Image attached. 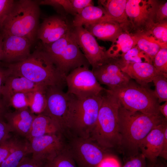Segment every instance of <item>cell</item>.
<instances>
[{"label": "cell", "mask_w": 167, "mask_h": 167, "mask_svg": "<svg viewBox=\"0 0 167 167\" xmlns=\"http://www.w3.org/2000/svg\"><path fill=\"white\" fill-rule=\"evenodd\" d=\"M2 66L10 74L23 76L41 86L62 88L66 84L65 76L40 46L25 59L14 63H3Z\"/></svg>", "instance_id": "1"}, {"label": "cell", "mask_w": 167, "mask_h": 167, "mask_svg": "<svg viewBox=\"0 0 167 167\" xmlns=\"http://www.w3.org/2000/svg\"><path fill=\"white\" fill-rule=\"evenodd\" d=\"M166 122L161 114L152 115L131 111L121 104L118 111L120 148L127 151L130 156L138 154L142 140L154 128Z\"/></svg>", "instance_id": "2"}, {"label": "cell", "mask_w": 167, "mask_h": 167, "mask_svg": "<svg viewBox=\"0 0 167 167\" xmlns=\"http://www.w3.org/2000/svg\"><path fill=\"white\" fill-rule=\"evenodd\" d=\"M106 90L102 93L97 120L90 138L106 150L120 148L118 111L121 104L115 96Z\"/></svg>", "instance_id": "3"}, {"label": "cell", "mask_w": 167, "mask_h": 167, "mask_svg": "<svg viewBox=\"0 0 167 167\" xmlns=\"http://www.w3.org/2000/svg\"><path fill=\"white\" fill-rule=\"evenodd\" d=\"M40 15L38 1H15L1 33L24 37L32 44L37 39Z\"/></svg>", "instance_id": "4"}, {"label": "cell", "mask_w": 167, "mask_h": 167, "mask_svg": "<svg viewBox=\"0 0 167 167\" xmlns=\"http://www.w3.org/2000/svg\"><path fill=\"white\" fill-rule=\"evenodd\" d=\"M102 93L81 99L71 94L67 130L72 132L74 136L90 138L97 120L102 102Z\"/></svg>", "instance_id": "5"}, {"label": "cell", "mask_w": 167, "mask_h": 167, "mask_svg": "<svg viewBox=\"0 0 167 167\" xmlns=\"http://www.w3.org/2000/svg\"><path fill=\"white\" fill-rule=\"evenodd\" d=\"M72 29L57 41L40 45L65 77L76 68L90 65L77 44Z\"/></svg>", "instance_id": "6"}, {"label": "cell", "mask_w": 167, "mask_h": 167, "mask_svg": "<svg viewBox=\"0 0 167 167\" xmlns=\"http://www.w3.org/2000/svg\"><path fill=\"white\" fill-rule=\"evenodd\" d=\"M115 96L126 109L152 115L160 114V104L153 91L131 81L126 85L113 89H106Z\"/></svg>", "instance_id": "7"}, {"label": "cell", "mask_w": 167, "mask_h": 167, "mask_svg": "<svg viewBox=\"0 0 167 167\" xmlns=\"http://www.w3.org/2000/svg\"><path fill=\"white\" fill-rule=\"evenodd\" d=\"M67 92L78 99L97 95L105 89L97 81L89 67L81 66L74 69L65 77Z\"/></svg>", "instance_id": "8"}, {"label": "cell", "mask_w": 167, "mask_h": 167, "mask_svg": "<svg viewBox=\"0 0 167 167\" xmlns=\"http://www.w3.org/2000/svg\"><path fill=\"white\" fill-rule=\"evenodd\" d=\"M66 146L77 167H98L108 156L106 150L90 138L74 136Z\"/></svg>", "instance_id": "9"}, {"label": "cell", "mask_w": 167, "mask_h": 167, "mask_svg": "<svg viewBox=\"0 0 167 167\" xmlns=\"http://www.w3.org/2000/svg\"><path fill=\"white\" fill-rule=\"evenodd\" d=\"M47 104L42 113L49 117L63 134L67 130V121L72 95L62 88L48 87L46 90Z\"/></svg>", "instance_id": "10"}, {"label": "cell", "mask_w": 167, "mask_h": 167, "mask_svg": "<svg viewBox=\"0 0 167 167\" xmlns=\"http://www.w3.org/2000/svg\"><path fill=\"white\" fill-rule=\"evenodd\" d=\"M32 158L49 163L66 147L63 134L60 132L47 134L28 140Z\"/></svg>", "instance_id": "11"}, {"label": "cell", "mask_w": 167, "mask_h": 167, "mask_svg": "<svg viewBox=\"0 0 167 167\" xmlns=\"http://www.w3.org/2000/svg\"><path fill=\"white\" fill-rule=\"evenodd\" d=\"M73 33L80 49L92 69L109 58L105 48L99 45L94 36L83 26L73 27Z\"/></svg>", "instance_id": "12"}, {"label": "cell", "mask_w": 167, "mask_h": 167, "mask_svg": "<svg viewBox=\"0 0 167 167\" xmlns=\"http://www.w3.org/2000/svg\"><path fill=\"white\" fill-rule=\"evenodd\" d=\"M100 84L112 89L123 86L129 83L131 78L123 72L118 58H109L101 65L92 70Z\"/></svg>", "instance_id": "13"}, {"label": "cell", "mask_w": 167, "mask_h": 167, "mask_svg": "<svg viewBox=\"0 0 167 167\" xmlns=\"http://www.w3.org/2000/svg\"><path fill=\"white\" fill-rule=\"evenodd\" d=\"M156 1L127 0L126 11L131 25L138 30L144 32L153 22V14Z\"/></svg>", "instance_id": "14"}, {"label": "cell", "mask_w": 167, "mask_h": 167, "mask_svg": "<svg viewBox=\"0 0 167 167\" xmlns=\"http://www.w3.org/2000/svg\"><path fill=\"white\" fill-rule=\"evenodd\" d=\"M65 17L54 15L45 18L40 24L37 39L41 44H49L60 39L73 28Z\"/></svg>", "instance_id": "15"}, {"label": "cell", "mask_w": 167, "mask_h": 167, "mask_svg": "<svg viewBox=\"0 0 167 167\" xmlns=\"http://www.w3.org/2000/svg\"><path fill=\"white\" fill-rule=\"evenodd\" d=\"M2 35L1 61L3 63L10 64L19 62L30 54L32 44L27 39L12 35Z\"/></svg>", "instance_id": "16"}, {"label": "cell", "mask_w": 167, "mask_h": 167, "mask_svg": "<svg viewBox=\"0 0 167 167\" xmlns=\"http://www.w3.org/2000/svg\"><path fill=\"white\" fill-rule=\"evenodd\" d=\"M167 122L152 129L140 143L139 148L146 159L150 162L156 161L161 152L164 133Z\"/></svg>", "instance_id": "17"}, {"label": "cell", "mask_w": 167, "mask_h": 167, "mask_svg": "<svg viewBox=\"0 0 167 167\" xmlns=\"http://www.w3.org/2000/svg\"><path fill=\"white\" fill-rule=\"evenodd\" d=\"M36 116L28 107L13 112L8 111L4 118L11 132L26 138Z\"/></svg>", "instance_id": "18"}, {"label": "cell", "mask_w": 167, "mask_h": 167, "mask_svg": "<svg viewBox=\"0 0 167 167\" xmlns=\"http://www.w3.org/2000/svg\"><path fill=\"white\" fill-rule=\"evenodd\" d=\"M119 61L122 71L142 85L146 86L160 73L151 63L124 62L120 59Z\"/></svg>", "instance_id": "19"}, {"label": "cell", "mask_w": 167, "mask_h": 167, "mask_svg": "<svg viewBox=\"0 0 167 167\" xmlns=\"http://www.w3.org/2000/svg\"><path fill=\"white\" fill-rule=\"evenodd\" d=\"M84 26L93 36L101 40L112 42L123 32L124 27L116 21L103 19Z\"/></svg>", "instance_id": "20"}, {"label": "cell", "mask_w": 167, "mask_h": 167, "mask_svg": "<svg viewBox=\"0 0 167 167\" xmlns=\"http://www.w3.org/2000/svg\"><path fill=\"white\" fill-rule=\"evenodd\" d=\"M47 87L38 85L23 76L9 73L2 88V96L4 99L14 93L30 92Z\"/></svg>", "instance_id": "21"}, {"label": "cell", "mask_w": 167, "mask_h": 167, "mask_svg": "<svg viewBox=\"0 0 167 167\" xmlns=\"http://www.w3.org/2000/svg\"><path fill=\"white\" fill-rule=\"evenodd\" d=\"M127 1L103 0L98 1L100 5L105 10L109 19L117 22L124 26H126L130 24L126 11Z\"/></svg>", "instance_id": "22"}, {"label": "cell", "mask_w": 167, "mask_h": 167, "mask_svg": "<svg viewBox=\"0 0 167 167\" xmlns=\"http://www.w3.org/2000/svg\"><path fill=\"white\" fill-rule=\"evenodd\" d=\"M58 132L62 133L52 119L48 116L41 113L35 117L25 138L28 140L34 137Z\"/></svg>", "instance_id": "23"}, {"label": "cell", "mask_w": 167, "mask_h": 167, "mask_svg": "<svg viewBox=\"0 0 167 167\" xmlns=\"http://www.w3.org/2000/svg\"><path fill=\"white\" fill-rule=\"evenodd\" d=\"M108 19V15L105 9L101 5L88 6L75 16L72 24L73 27L83 26L99 21Z\"/></svg>", "instance_id": "24"}, {"label": "cell", "mask_w": 167, "mask_h": 167, "mask_svg": "<svg viewBox=\"0 0 167 167\" xmlns=\"http://www.w3.org/2000/svg\"><path fill=\"white\" fill-rule=\"evenodd\" d=\"M112 43L109 48L106 50L109 58L121 57L136 45L135 35L124 32H122Z\"/></svg>", "instance_id": "25"}, {"label": "cell", "mask_w": 167, "mask_h": 167, "mask_svg": "<svg viewBox=\"0 0 167 167\" xmlns=\"http://www.w3.org/2000/svg\"><path fill=\"white\" fill-rule=\"evenodd\" d=\"M136 45L150 58L153 59L162 48H167V44L162 43L152 36L144 32H138L135 35Z\"/></svg>", "instance_id": "26"}, {"label": "cell", "mask_w": 167, "mask_h": 167, "mask_svg": "<svg viewBox=\"0 0 167 167\" xmlns=\"http://www.w3.org/2000/svg\"><path fill=\"white\" fill-rule=\"evenodd\" d=\"M30 154L28 140L26 139L19 140L11 152L0 165V167H17L22 160Z\"/></svg>", "instance_id": "27"}, {"label": "cell", "mask_w": 167, "mask_h": 167, "mask_svg": "<svg viewBox=\"0 0 167 167\" xmlns=\"http://www.w3.org/2000/svg\"><path fill=\"white\" fill-rule=\"evenodd\" d=\"M47 88L28 93L29 108L33 113L40 114L45 111L47 104Z\"/></svg>", "instance_id": "28"}, {"label": "cell", "mask_w": 167, "mask_h": 167, "mask_svg": "<svg viewBox=\"0 0 167 167\" xmlns=\"http://www.w3.org/2000/svg\"><path fill=\"white\" fill-rule=\"evenodd\" d=\"M39 5H48L54 8L61 15L65 16L70 14H77L73 8L71 0H43L38 1Z\"/></svg>", "instance_id": "29"}, {"label": "cell", "mask_w": 167, "mask_h": 167, "mask_svg": "<svg viewBox=\"0 0 167 167\" xmlns=\"http://www.w3.org/2000/svg\"><path fill=\"white\" fill-rule=\"evenodd\" d=\"M167 76L161 73L156 75L152 81L155 86L153 92L159 103L167 101Z\"/></svg>", "instance_id": "30"}, {"label": "cell", "mask_w": 167, "mask_h": 167, "mask_svg": "<svg viewBox=\"0 0 167 167\" xmlns=\"http://www.w3.org/2000/svg\"><path fill=\"white\" fill-rule=\"evenodd\" d=\"M28 93H14L3 99L8 107L11 106L15 109L29 107Z\"/></svg>", "instance_id": "31"}, {"label": "cell", "mask_w": 167, "mask_h": 167, "mask_svg": "<svg viewBox=\"0 0 167 167\" xmlns=\"http://www.w3.org/2000/svg\"><path fill=\"white\" fill-rule=\"evenodd\" d=\"M160 42L167 44V21L151 23L144 32Z\"/></svg>", "instance_id": "32"}, {"label": "cell", "mask_w": 167, "mask_h": 167, "mask_svg": "<svg viewBox=\"0 0 167 167\" xmlns=\"http://www.w3.org/2000/svg\"><path fill=\"white\" fill-rule=\"evenodd\" d=\"M48 167H77L67 149L65 148L49 164Z\"/></svg>", "instance_id": "33"}, {"label": "cell", "mask_w": 167, "mask_h": 167, "mask_svg": "<svg viewBox=\"0 0 167 167\" xmlns=\"http://www.w3.org/2000/svg\"><path fill=\"white\" fill-rule=\"evenodd\" d=\"M120 59L124 62H148L152 64L150 57L136 45L122 56Z\"/></svg>", "instance_id": "34"}, {"label": "cell", "mask_w": 167, "mask_h": 167, "mask_svg": "<svg viewBox=\"0 0 167 167\" xmlns=\"http://www.w3.org/2000/svg\"><path fill=\"white\" fill-rule=\"evenodd\" d=\"M152 64L158 71L167 76V48L160 49L154 57Z\"/></svg>", "instance_id": "35"}, {"label": "cell", "mask_w": 167, "mask_h": 167, "mask_svg": "<svg viewBox=\"0 0 167 167\" xmlns=\"http://www.w3.org/2000/svg\"><path fill=\"white\" fill-rule=\"evenodd\" d=\"M18 140L17 138L11 137L0 143V165L12 151Z\"/></svg>", "instance_id": "36"}, {"label": "cell", "mask_w": 167, "mask_h": 167, "mask_svg": "<svg viewBox=\"0 0 167 167\" xmlns=\"http://www.w3.org/2000/svg\"><path fill=\"white\" fill-rule=\"evenodd\" d=\"M167 2L159 4L156 1L153 14V22L162 23L167 21Z\"/></svg>", "instance_id": "37"}, {"label": "cell", "mask_w": 167, "mask_h": 167, "mask_svg": "<svg viewBox=\"0 0 167 167\" xmlns=\"http://www.w3.org/2000/svg\"><path fill=\"white\" fill-rule=\"evenodd\" d=\"M15 0H0V31H2L3 24L13 5Z\"/></svg>", "instance_id": "38"}, {"label": "cell", "mask_w": 167, "mask_h": 167, "mask_svg": "<svg viewBox=\"0 0 167 167\" xmlns=\"http://www.w3.org/2000/svg\"><path fill=\"white\" fill-rule=\"evenodd\" d=\"M146 160L141 153L130 156L122 167H146Z\"/></svg>", "instance_id": "39"}, {"label": "cell", "mask_w": 167, "mask_h": 167, "mask_svg": "<svg viewBox=\"0 0 167 167\" xmlns=\"http://www.w3.org/2000/svg\"><path fill=\"white\" fill-rule=\"evenodd\" d=\"M49 164L36 161L27 156L22 160L17 167H48Z\"/></svg>", "instance_id": "40"}, {"label": "cell", "mask_w": 167, "mask_h": 167, "mask_svg": "<svg viewBox=\"0 0 167 167\" xmlns=\"http://www.w3.org/2000/svg\"><path fill=\"white\" fill-rule=\"evenodd\" d=\"M73 9L77 14L87 7L94 5L92 0H71Z\"/></svg>", "instance_id": "41"}, {"label": "cell", "mask_w": 167, "mask_h": 167, "mask_svg": "<svg viewBox=\"0 0 167 167\" xmlns=\"http://www.w3.org/2000/svg\"><path fill=\"white\" fill-rule=\"evenodd\" d=\"M10 128L5 120H0V143L10 138Z\"/></svg>", "instance_id": "42"}, {"label": "cell", "mask_w": 167, "mask_h": 167, "mask_svg": "<svg viewBox=\"0 0 167 167\" xmlns=\"http://www.w3.org/2000/svg\"><path fill=\"white\" fill-rule=\"evenodd\" d=\"M98 167H121V166L116 159L108 156L102 161Z\"/></svg>", "instance_id": "43"}, {"label": "cell", "mask_w": 167, "mask_h": 167, "mask_svg": "<svg viewBox=\"0 0 167 167\" xmlns=\"http://www.w3.org/2000/svg\"><path fill=\"white\" fill-rule=\"evenodd\" d=\"M165 160L167 159V124L165 127L164 133V139L162 149L159 156Z\"/></svg>", "instance_id": "44"}, {"label": "cell", "mask_w": 167, "mask_h": 167, "mask_svg": "<svg viewBox=\"0 0 167 167\" xmlns=\"http://www.w3.org/2000/svg\"><path fill=\"white\" fill-rule=\"evenodd\" d=\"M9 74L8 69L0 66V97L2 96V91L5 81Z\"/></svg>", "instance_id": "45"}, {"label": "cell", "mask_w": 167, "mask_h": 167, "mask_svg": "<svg viewBox=\"0 0 167 167\" xmlns=\"http://www.w3.org/2000/svg\"><path fill=\"white\" fill-rule=\"evenodd\" d=\"M8 108L2 97H0V120H5L4 115L8 111Z\"/></svg>", "instance_id": "46"}, {"label": "cell", "mask_w": 167, "mask_h": 167, "mask_svg": "<svg viewBox=\"0 0 167 167\" xmlns=\"http://www.w3.org/2000/svg\"><path fill=\"white\" fill-rule=\"evenodd\" d=\"M146 167H167V164L164 161L159 160L158 158L154 162L148 161Z\"/></svg>", "instance_id": "47"}, {"label": "cell", "mask_w": 167, "mask_h": 167, "mask_svg": "<svg viewBox=\"0 0 167 167\" xmlns=\"http://www.w3.org/2000/svg\"><path fill=\"white\" fill-rule=\"evenodd\" d=\"M160 113L166 119H167V101L159 107Z\"/></svg>", "instance_id": "48"}, {"label": "cell", "mask_w": 167, "mask_h": 167, "mask_svg": "<svg viewBox=\"0 0 167 167\" xmlns=\"http://www.w3.org/2000/svg\"><path fill=\"white\" fill-rule=\"evenodd\" d=\"M3 39V36L2 35L1 33V35L0 36V61H1V59L2 55V49Z\"/></svg>", "instance_id": "49"}, {"label": "cell", "mask_w": 167, "mask_h": 167, "mask_svg": "<svg viewBox=\"0 0 167 167\" xmlns=\"http://www.w3.org/2000/svg\"><path fill=\"white\" fill-rule=\"evenodd\" d=\"M1 35V33H0V36Z\"/></svg>", "instance_id": "50"}]
</instances>
